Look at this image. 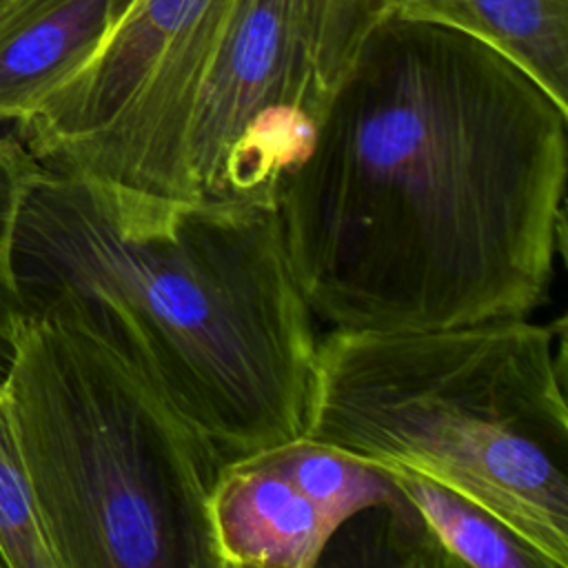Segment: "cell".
<instances>
[{"label":"cell","instance_id":"6da1fadb","mask_svg":"<svg viewBox=\"0 0 568 568\" xmlns=\"http://www.w3.org/2000/svg\"><path fill=\"white\" fill-rule=\"evenodd\" d=\"M568 106L459 29L375 16L275 209L308 311L435 331L537 311L564 251Z\"/></svg>","mask_w":568,"mask_h":568},{"label":"cell","instance_id":"7a4b0ae2","mask_svg":"<svg viewBox=\"0 0 568 568\" xmlns=\"http://www.w3.org/2000/svg\"><path fill=\"white\" fill-rule=\"evenodd\" d=\"M20 320L138 373L222 466L302 437L317 348L275 202H184L38 169L11 237Z\"/></svg>","mask_w":568,"mask_h":568},{"label":"cell","instance_id":"3957f363","mask_svg":"<svg viewBox=\"0 0 568 568\" xmlns=\"http://www.w3.org/2000/svg\"><path fill=\"white\" fill-rule=\"evenodd\" d=\"M564 322L435 331L333 328L317 339L302 437L470 499L568 568Z\"/></svg>","mask_w":568,"mask_h":568},{"label":"cell","instance_id":"277c9868","mask_svg":"<svg viewBox=\"0 0 568 568\" xmlns=\"http://www.w3.org/2000/svg\"><path fill=\"white\" fill-rule=\"evenodd\" d=\"M2 393L58 568H220L224 466L111 351L20 320Z\"/></svg>","mask_w":568,"mask_h":568},{"label":"cell","instance_id":"5b68a950","mask_svg":"<svg viewBox=\"0 0 568 568\" xmlns=\"http://www.w3.org/2000/svg\"><path fill=\"white\" fill-rule=\"evenodd\" d=\"M339 73L331 0H237L140 193L275 202Z\"/></svg>","mask_w":568,"mask_h":568},{"label":"cell","instance_id":"8992f818","mask_svg":"<svg viewBox=\"0 0 568 568\" xmlns=\"http://www.w3.org/2000/svg\"><path fill=\"white\" fill-rule=\"evenodd\" d=\"M237 0H122L98 47L16 124L49 171L140 193Z\"/></svg>","mask_w":568,"mask_h":568},{"label":"cell","instance_id":"52a82bcc","mask_svg":"<svg viewBox=\"0 0 568 568\" xmlns=\"http://www.w3.org/2000/svg\"><path fill=\"white\" fill-rule=\"evenodd\" d=\"M220 568H311L337 526L257 455L222 468L211 497Z\"/></svg>","mask_w":568,"mask_h":568},{"label":"cell","instance_id":"ba28073f","mask_svg":"<svg viewBox=\"0 0 568 568\" xmlns=\"http://www.w3.org/2000/svg\"><path fill=\"white\" fill-rule=\"evenodd\" d=\"M122 0H9L0 9V124L22 122L102 40Z\"/></svg>","mask_w":568,"mask_h":568},{"label":"cell","instance_id":"9c48e42d","mask_svg":"<svg viewBox=\"0 0 568 568\" xmlns=\"http://www.w3.org/2000/svg\"><path fill=\"white\" fill-rule=\"evenodd\" d=\"M375 16L470 33L515 60L568 106V0H373Z\"/></svg>","mask_w":568,"mask_h":568},{"label":"cell","instance_id":"30bf717a","mask_svg":"<svg viewBox=\"0 0 568 568\" xmlns=\"http://www.w3.org/2000/svg\"><path fill=\"white\" fill-rule=\"evenodd\" d=\"M410 504L435 564L475 568H548L546 559L470 499L410 470H390Z\"/></svg>","mask_w":568,"mask_h":568},{"label":"cell","instance_id":"8fae6325","mask_svg":"<svg viewBox=\"0 0 568 568\" xmlns=\"http://www.w3.org/2000/svg\"><path fill=\"white\" fill-rule=\"evenodd\" d=\"M257 457L295 484L339 528L371 508H390L399 499L393 473L339 448L297 437Z\"/></svg>","mask_w":568,"mask_h":568},{"label":"cell","instance_id":"7c38bea8","mask_svg":"<svg viewBox=\"0 0 568 568\" xmlns=\"http://www.w3.org/2000/svg\"><path fill=\"white\" fill-rule=\"evenodd\" d=\"M0 557L4 568H58L0 384Z\"/></svg>","mask_w":568,"mask_h":568},{"label":"cell","instance_id":"4fadbf2b","mask_svg":"<svg viewBox=\"0 0 568 568\" xmlns=\"http://www.w3.org/2000/svg\"><path fill=\"white\" fill-rule=\"evenodd\" d=\"M38 169L40 164L16 135H0V384L11 364L16 333L20 326L18 300L11 277L13 222L24 189Z\"/></svg>","mask_w":568,"mask_h":568},{"label":"cell","instance_id":"5bb4252c","mask_svg":"<svg viewBox=\"0 0 568 568\" xmlns=\"http://www.w3.org/2000/svg\"><path fill=\"white\" fill-rule=\"evenodd\" d=\"M373 20V0H331V29L342 69Z\"/></svg>","mask_w":568,"mask_h":568},{"label":"cell","instance_id":"9a60e30c","mask_svg":"<svg viewBox=\"0 0 568 568\" xmlns=\"http://www.w3.org/2000/svg\"><path fill=\"white\" fill-rule=\"evenodd\" d=\"M7 2H9V0H0V9H2Z\"/></svg>","mask_w":568,"mask_h":568},{"label":"cell","instance_id":"2e32d148","mask_svg":"<svg viewBox=\"0 0 568 568\" xmlns=\"http://www.w3.org/2000/svg\"><path fill=\"white\" fill-rule=\"evenodd\" d=\"M0 568H4V561H2V557H0Z\"/></svg>","mask_w":568,"mask_h":568}]
</instances>
